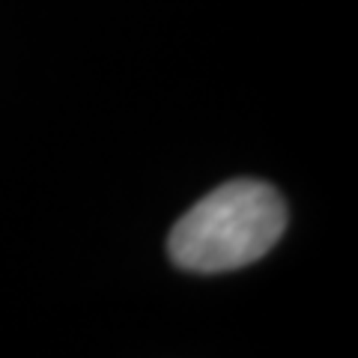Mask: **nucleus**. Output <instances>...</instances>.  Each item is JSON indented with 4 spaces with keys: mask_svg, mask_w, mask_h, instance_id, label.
Masks as SVG:
<instances>
[{
    "mask_svg": "<svg viewBox=\"0 0 358 358\" xmlns=\"http://www.w3.org/2000/svg\"><path fill=\"white\" fill-rule=\"evenodd\" d=\"M287 227V206L272 185L236 179L176 221L167 239L171 260L179 268L215 275L242 268L272 248Z\"/></svg>",
    "mask_w": 358,
    "mask_h": 358,
    "instance_id": "1",
    "label": "nucleus"
}]
</instances>
